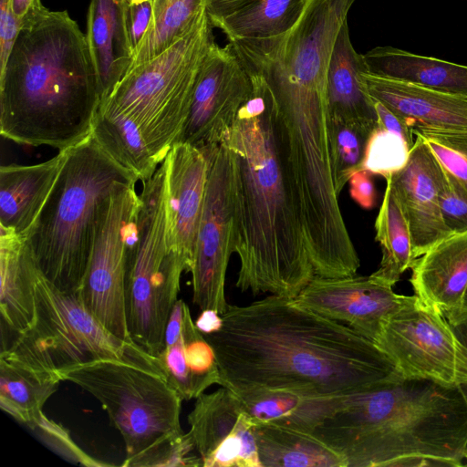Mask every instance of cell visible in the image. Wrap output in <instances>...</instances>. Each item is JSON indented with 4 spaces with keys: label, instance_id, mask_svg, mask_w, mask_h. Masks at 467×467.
Masks as SVG:
<instances>
[{
    "label": "cell",
    "instance_id": "6da1fadb",
    "mask_svg": "<svg viewBox=\"0 0 467 467\" xmlns=\"http://www.w3.org/2000/svg\"><path fill=\"white\" fill-rule=\"evenodd\" d=\"M222 317V328L204 337L216 355L220 385L235 394L270 389L346 398L403 377L375 342L294 298L270 295L229 305Z\"/></svg>",
    "mask_w": 467,
    "mask_h": 467
},
{
    "label": "cell",
    "instance_id": "7a4b0ae2",
    "mask_svg": "<svg viewBox=\"0 0 467 467\" xmlns=\"http://www.w3.org/2000/svg\"><path fill=\"white\" fill-rule=\"evenodd\" d=\"M251 91L224 138L230 161L232 251L242 292L295 298L314 277L296 199L286 174L275 96L247 70Z\"/></svg>",
    "mask_w": 467,
    "mask_h": 467
},
{
    "label": "cell",
    "instance_id": "3957f363",
    "mask_svg": "<svg viewBox=\"0 0 467 467\" xmlns=\"http://www.w3.org/2000/svg\"><path fill=\"white\" fill-rule=\"evenodd\" d=\"M100 100L86 35L67 10L20 31L0 73L2 137L67 150L91 134Z\"/></svg>",
    "mask_w": 467,
    "mask_h": 467
},
{
    "label": "cell",
    "instance_id": "277c9868",
    "mask_svg": "<svg viewBox=\"0 0 467 467\" xmlns=\"http://www.w3.org/2000/svg\"><path fill=\"white\" fill-rule=\"evenodd\" d=\"M313 434L347 467L462 466L467 403L459 387L402 377L348 398Z\"/></svg>",
    "mask_w": 467,
    "mask_h": 467
},
{
    "label": "cell",
    "instance_id": "5b68a950",
    "mask_svg": "<svg viewBox=\"0 0 467 467\" xmlns=\"http://www.w3.org/2000/svg\"><path fill=\"white\" fill-rule=\"evenodd\" d=\"M138 180L108 155L91 134L66 150L57 181L23 235L47 280L63 292H78L106 201Z\"/></svg>",
    "mask_w": 467,
    "mask_h": 467
},
{
    "label": "cell",
    "instance_id": "8992f818",
    "mask_svg": "<svg viewBox=\"0 0 467 467\" xmlns=\"http://www.w3.org/2000/svg\"><path fill=\"white\" fill-rule=\"evenodd\" d=\"M0 356L58 381L62 373L99 360L120 361L164 377L157 358L113 335L78 294L59 290L40 271L34 320L2 348Z\"/></svg>",
    "mask_w": 467,
    "mask_h": 467
},
{
    "label": "cell",
    "instance_id": "52a82bcc",
    "mask_svg": "<svg viewBox=\"0 0 467 467\" xmlns=\"http://www.w3.org/2000/svg\"><path fill=\"white\" fill-rule=\"evenodd\" d=\"M207 13L173 45L130 70L100 101L130 118L162 162L190 110L196 81L214 42Z\"/></svg>",
    "mask_w": 467,
    "mask_h": 467
},
{
    "label": "cell",
    "instance_id": "ba28073f",
    "mask_svg": "<svg viewBox=\"0 0 467 467\" xmlns=\"http://www.w3.org/2000/svg\"><path fill=\"white\" fill-rule=\"evenodd\" d=\"M142 185L136 231L128 250L126 314L133 342L156 358L187 266L168 244L164 161Z\"/></svg>",
    "mask_w": 467,
    "mask_h": 467
},
{
    "label": "cell",
    "instance_id": "9c48e42d",
    "mask_svg": "<svg viewBox=\"0 0 467 467\" xmlns=\"http://www.w3.org/2000/svg\"><path fill=\"white\" fill-rule=\"evenodd\" d=\"M59 379L79 386L99 401L121 434L124 462L183 432V400L159 374L120 361L99 360L69 369Z\"/></svg>",
    "mask_w": 467,
    "mask_h": 467
},
{
    "label": "cell",
    "instance_id": "30bf717a",
    "mask_svg": "<svg viewBox=\"0 0 467 467\" xmlns=\"http://www.w3.org/2000/svg\"><path fill=\"white\" fill-rule=\"evenodd\" d=\"M135 184L118 189L106 201L88 265L77 293L109 332L133 344L127 322L125 284L130 236L136 230L141 204Z\"/></svg>",
    "mask_w": 467,
    "mask_h": 467
},
{
    "label": "cell",
    "instance_id": "8fae6325",
    "mask_svg": "<svg viewBox=\"0 0 467 467\" xmlns=\"http://www.w3.org/2000/svg\"><path fill=\"white\" fill-rule=\"evenodd\" d=\"M376 344L403 377L467 383V348L446 317L416 295L385 321Z\"/></svg>",
    "mask_w": 467,
    "mask_h": 467
},
{
    "label": "cell",
    "instance_id": "7c38bea8",
    "mask_svg": "<svg viewBox=\"0 0 467 467\" xmlns=\"http://www.w3.org/2000/svg\"><path fill=\"white\" fill-rule=\"evenodd\" d=\"M207 158L208 179L191 270L192 302L201 310L213 308L223 315L229 307L224 285L233 254L230 161L225 140Z\"/></svg>",
    "mask_w": 467,
    "mask_h": 467
},
{
    "label": "cell",
    "instance_id": "4fadbf2b",
    "mask_svg": "<svg viewBox=\"0 0 467 467\" xmlns=\"http://www.w3.org/2000/svg\"><path fill=\"white\" fill-rule=\"evenodd\" d=\"M251 78L230 43L213 42L203 60L187 119L173 144L185 143L206 157L222 143L251 91Z\"/></svg>",
    "mask_w": 467,
    "mask_h": 467
},
{
    "label": "cell",
    "instance_id": "5bb4252c",
    "mask_svg": "<svg viewBox=\"0 0 467 467\" xmlns=\"http://www.w3.org/2000/svg\"><path fill=\"white\" fill-rule=\"evenodd\" d=\"M412 296L396 294L392 285L372 275L322 277L314 275L294 298L300 305L345 324L377 342L385 321Z\"/></svg>",
    "mask_w": 467,
    "mask_h": 467
},
{
    "label": "cell",
    "instance_id": "9a60e30c",
    "mask_svg": "<svg viewBox=\"0 0 467 467\" xmlns=\"http://www.w3.org/2000/svg\"><path fill=\"white\" fill-rule=\"evenodd\" d=\"M188 422L203 467H262L254 425L227 388L196 398Z\"/></svg>",
    "mask_w": 467,
    "mask_h": 467
},
{
    "label": "cell",
    "instance_id": "2e32d148",
    "mask_svg": "<svg viewBox=\"0 0 467 467\" xmlns=\"http://www.w3.org/2000/svg\"><path fill=\"white\" fill-rule=\"evenodd\" d=\"M163 161L166 167L168 244L183 259L187 272H191L209 161L202 150L185 143L173 144Z\"/></svg>",
    "mask_w": 467,
    "mask_h": 467
},
{
    "label": "cell",
    "instance_id": "e0dca14e",
    "mask_svg": "<svg viewBox=\"0 0 467 467\" xmlns=\"http://www.w3.org/2000/svg\"><path fill=\"white\" fill-rule=\"evenodd\" d=\"M441 167L425 140L416 135L406 165L389 177L410 224L415 259L451 234L441 213Z\"/></svg>",
    "mask_w": 467,
    "mask_h": 467
},
{
    "label": "cell",
    "instance_id": "ac0fdd59",
    "mask_svg": "<svg viewBox=\"0 0 467 467\" xmlns=\"http://www.w3.org/2000/svg\"><path fill=\"white\" fill-rule=\"evenodd\" d=\"M156 358L164 378L184 400L196 399L210 386L221 384L214 349L196 327L182 299L172 306L163 346Z\"/></svg>",
    "mask_w": 467,
    "mask_h": 467
},
{
    "label": "cell",
    "instance_id": "d6986e66",
    "mask_svg": "<svg viewBox=\"0 0 467 467\" xmlns=\"http://www.w3.org/2000/svg\"><path fill=\"white\" fill-rule=\"evenodd\" d=\"M370 96L402 118L412 130L467 132V96L363 73Z\"/></svg>",
    "mask_w": 467,
    "mask_h": 467
},
{
    "label": "cell",
    "instance_id": "ffe728a7",
    "mask_svg": "<svg viewBox=\"0 0 467 467\" xmlns=\"http://www.w3.org/2000/svg\"><path fill=\"white\" fill-rule=\"evenodd\" d=\"M410 282L415 295L444 317L462 308L467 288V231L441 239L418 257Z\"/></svg>",
    "mask_w": 467,
    "mask_h": 467
},
{
    "label": "cell",
    "instance_id": "44dd1931",
    "mask_svg": "<svg viewBox=\"0 0 467 467\" xmlns=\"http://www.w3.org/2000/svg\"><path fill=\"white\" fill-rule=\"evenodd\" d=\"M66 150L33 165L0 167V231L23 236L44 206L63 166Z\"/></svg>",
    "mask_w": 467,
    "mask_h": 467
},
{
    "label": "cell",
    "instance_id": "7402d4cb",
    "mask_svg": "<svg viewBox=\"0 0 467 467\" xmlns=\"http://www.w3.org/2000/svg\"><path fill=\"white\" fill-rule=\"evenodd\" d=\"M126 0H90L86 40L98 76L101 99L124 78L133 52L129 45L124 10Z\"/></svg>",
    "mask_w": 467,
    "mask_h": 467
},
{
    "label": "cell",
    "instance_id": "603a6c76",
    "mask_svg": "<svg viewBox=\"0 0 467 467\" xmlns=\"http://www.w3.org/2000/svg\"><path fill=\"white\" fill-rule=\"evenodd\" d=\"M368 67L350 40L348 23L337 35L330 58L327 92L329 117L356 122L371 129L377 126L374 99L368 91L363 73Z\"/></svg>",
    "mask_w": 467,
    "mask_h": 467
},
{
    "label": "cell",
    "instance_id": "cb8c5ba5",
    "mask_svg": "<svg viewBox=\"0 0 467 467\" xmlns=\"http://www.w3.org/2000/svg\"><path fill=\"white\" fill-rule=\"evenodd\" d=\"M0 313L2 330L12 338L35 317V285L39 269L23 236L0 231Z\"/></svg>",
    "mask_w": 467,
    "mask_h": 467
},
{
    "label": "cell",
    "instance_id": "d4e9b609",
    "mask_svg": "<svg viewBox=\"0 0 467 467\" xmlns=\"http://www.w3.org/2000/svg\"><path fill=\"white\" fill-rule=\"evenodd\" d=\"M363 57L371 74L467 96V66L392 47H377Z\"/></svg>",
    "mask_w": 467,
    "mask_h": 467
},
{
    "label": "cell",
    "instance_id": "484cf974",
    "mask_svg": "<svg viewBox=\"0 0 467 467\" xmlns=\"http://www.w3.org/2000/svg\"><path fill=\"white\" fill-rule=\"evenodd\" d=\"M235 395L254 426L275 423L312 433L349 398H309L270 389Z\"/></svg>",
    "mask_w": 467,
    "mask_h": 467
},
{
    "label": "cell",
    "instance_id": "4316f807",
    "mask_svg": "<svg viewBox=\"0 0 467 467\" xmlns=\"http://www.w3.org/2000/svg\"><path fill=\"white\" fill-rule=\"evenodd\" d=\"M262 467H347L345 459L312 432L284 425L254 426Z\"/></svg>",
    "mask_w": 467,
    "mask_h": 467
},
{
    "label": "cell",
    "instance_id": "83f0119b",
    "mask_svg": "<svg viewBox=\"0 0 467 467\" xmlns=\"http://www.w3.org/2000/svg\"><path fill=\"white\" fill-rule=\"evenodd\" d=\"M91 135L99 146L142 182L150 180L160 164L150 151L136 123L103 101L95 113Z\"/></svg>",
    "mask_w": 467,
    "mask_h": 467
},
{
    "label": "cell",
    "instance_id": "f1b7e54d",
    "mask_svg": "<svg viewBox=\"0 0 467 467\" xmlns=\"http://www.w3.org/2000/svg\"><path fill=\"white\" fill-rule=\"evenodd\" d=\"M375 231L382 257L379 269L371 275L393 286L416 259L409 222L389 178L375 221Z\"/></svg>",
    "mask_w": 467,
    "mask_h": 467
},
{
    "label": "cell",
    "instance_id": "f546056e",
    "mask_svg": "<svg viewBox=\"0 0 467 467\" xmlns=\"http://www.w3.org/2000/svg\"><path fill=\"white\" fill-rule=\"evenodd\" d=\"M307 0H249L228 15L212 22L229 42L280 36L300 18Z\"/></svg>",
    "mask_w": 467,
    "mask_h": 467
},
{
    "label": "cell",
    "instance_id": "4dcf8cb0",
    "mask_svg": "<svg viewBox=\"0 0 467 467\" xmlns=\"http://www.w3.org/2000/svg\"><path fill=\"white\" fill-rule=\"evenodd\" d=\"M59 382L0 356V407L31 429L44 414L43 407Z\"/></svg>",
    "mask_w": 467,
    "mask_h": 467
},
{
    "label": "cell",
    "instance_id": "1f68e13d",
    "mask_svg": "<svg viewBox=\"0 0 467 467\" xmlns=\"http://www.w3.org/2000/svg\"><path fill=\"white\" fill-rule=\"evenodd\" d=\"M206 2L151 0L150 21L133 54L128 72L153 59L182 37L206 13Z\"/></svg>",
    "mask_w": 467,
    "mask_h": 467
},
{
    "label": "cell",
    "instance_id": "d6a6232c",
    "mask_svg": "<svg viewBox=\"0 0 467 467\" xmlns=\"http://www.w3.org/2000/svg\"><path fill=\"white\" fill-rule=\"evenodd\" d=\"M374 129L340 119H329L332 178L338 196L350 177L362 169L367 141Z\"/></svg>",
    "mask_w": 467,
    "mask_h": 467
},
{
    "label": "cell",
    "instance_id": "836d02e7",
    "mask_svg": "<svg viewBox=\"0 0 467 467\" xmlns=\"http://www.w3.org/2000/svg\"><path fill=\"white\" fill-rule=\"evenodd\" d=\"M411 148L399 134L376 126L367 141L361 170L387 179L406 165Z\"/></svg>",
    "mask_w": 467,
    "mask_h": 467
},
{
    "label": "cell",
    "instance_id": "e575fe53",
    "mask_svg": "<svg viewBox=\"0 0 467 467\" xmlns=\"http://www.w3.org/2000/svg\"><path fill=\"white\" fill-rule=\"evenodd\" d=\"M193 451L196 448L190 431L182 432L158 442L139 456L123 462L121 466H202L201 457L192 454Z\"/></svg>",
    "mask_w": 467,
    "mask_h": 467
},
{
    "label": "cell",
    "instance_id": "d590c367",
    "mask_svg": "<svg viewBox=\"0 0 467 467\" xmlns=\"http://www.w3.org/2000/svg\"><path fill=\"white\" fill-rule=\"evenodd\" d=\"M439 199L441 216L448 230L451 234L467 231V192L443 170Z\"/></svg>",
    "mask_w": 467,
    "mask_h": 467
},
{
    "label": "cell",
    "instance_id": "8d00e7d4",
    "mask_svg": "<svg viewBox=\"0 0 467 467\" xmlns=\"http://www.w3.org/2000/svg\"><path fill=\"white\" fill-rule=\"evenodd\" d=\"M33 430H37L41 436L67 458L88 466H109L85 453L71 439L68 431L60 424L48 419L45 413Z\"/></svg>",
    "mask_w": 467,
    "mask_h": 467
},
{
    "label": "cell",
    "instance_id": "74e56055",
    "mask_svg": "<svg viewBox=\"0 0 467 467\" xmlns=\"http://www.w3.org/2000/svg\"><path fill=\"white\" fill-rule=\"evenodd\" d=\"M423 139L445 173L467 192V158L436 140Z\"/></svg>",
    "mask_w": 467,
    "mask_h": 467
},
{
    "label": "cell",
    "instance_id": "f35d334b",
    "mask_svg": "<svg viewBox=\"0 0 467 467\" xmlns=\"http://www.w3.org/2000/svg\"><path fill=\"white\" fill-rule=\"evenodd\" d=\"M21 29L11 0H0V73L6 66Z\"/></svg>",
    "mask_w": 467,
    "mask_h": 467
},
{
    "label": "cell",
    "instance_id": "ab89813d",
    "mask_svg": "<svg viewBox=\"0 0 467 467\" xmlns=\"http://www.w3.org/2000/svg\"><path fill=\"white\" fill-rule=\"evenodd\" d=\"M151 16V0L140 5H130L124 10V22L129 45L134 54L149 26Z\"/></svg>",
    "mask_w": 467,
    "mask_h": 467
},
{
    "label": "cell",
    "instance_id": "60d3db41",
    "mask_svg": "<svg viewBox=\"0 0 467 467\" xmlns=\"http://www.w3.org/2000/svg\"><path fill=\"white\" fill-rule=\"evenodd\" d=\"M371 175L368 171L360 170L348 181L351 198L364 209H372L377 203V190Z\"/></svg>",
    "mask_w": 467,
    "mask_h": 467
},
{
    "label": "cell",
    "instance_id": "b9f144b4",
    "mask_svg": "<svg viewBox=\"0 0 467 467\" xmlns=\"http://www.w3.org/2000/svg\"><path fill=\"white\" fill-rule=\"evenodd\" d=\"M374 107L377 114V126L399 134L412 147L414 133L408 123L379 100L374 99Z\"/></svg>",
    "mask_w": 467,
    "mask_h": 467
},
{
    "label": "cell",
    "instance_id": "7bdbcfd3",
    "mask_svg": "<svg viewBox=\"0 0 467 467\" xmlns=\"http://www.w3.org/2000/svg\"><path fill=\"white\" fill-rule=\"evenodd\" d=\"M11 3L22 29L32 26L47 11L41 0H11Z\"/></svg>",
    "mask_w": 467,
    "mask_h": 467
},
{
    "label": "cell",
    "instance_id": "ee69618b",
    "mask_svg": "<svg viewBox=\"0 0 467 467\" xmlns=\"http://www.w3.org/2000/svg\"><path fill=\"white\" fill-rule=\"evenodd\" d=\"M414 135L436 140L444 144L467 158V132H439L429 130H417Z\"/></svg>",
    "mask_w": 467,
    "mask_h": 467
},
{
    "label": "cell",
    "instance_id": "f6af8a7d",
    "mask_svg": "<svg viewBox=\"0 0 467 467\" xmlns=\"http://www.w3.org/2000/svg\"><path fill=\"white\" fill-rule=\"evenodd\" d=\"M461 343L467 348V309L461 308L445 316ZM467 403V383L459 386Z\"/></svg>",
    "mask_w": 467,
    "mask_h": 467
},
{
    "label": "cell",
    "instance_id": "bcb514c9",
    "mask_svg": "<svg viewBox=\"0 0 467 467\" xmlns=\"http://www.w3.org/2000/svg\"><path fill=\"white\" fill-rule=\"evenodd\" d=\"M194 324L199 331L205 336L218 332L223 322L222 315L217 310L205 308L202 310Z\"/></svg>",
    "mask_w": 467,
    "mask_h": 467
},
{
    "label": "cell",
    "instance_id": "7dc6e473",
    "mask_svg": "<svg viewBox=\"0 0 467 467\" xmlns=\"http://www.w3.org/2000/svg\"><path fill=\"white\" fill-rule=\"evenodd\" d=\"M249 0H207L206 12L210 22H213L244 5Z\"/></svg>",
    "mask_w": 467,
    "mask_h": 467
},
{
    "label": "cell",
    "instance_id": "c3c4849f",
    "mask_svg": "<svg viewBox=\"0 0 467 467\" xmlns=\"http://www.w3.org/2000/svg\"><path fill=\"white\" fill-rule=\"evenodd\" d=\"M130 5H140L141 3L150 1V0H126Z\"/></svg>",
    "mask_w": 467,
    "mask_h": 467
},
{
    "label": "cell",
    "instance_id": "681fc988",
    "mask_svg": "<svg viewBox=\"0 0 467 467\" xmlns=\"http://www.w3.org/2000/svg\"><path fill=\"white\" fill-rule=\"evenodd\" d=\"M462 308L467 309V288L463 296Z\"/></svg>",
    "mask_w": 467,
    "mask_h": 467
},
{
    "label": "cell",
    "instance_id": "f907efd6",
    "mask_svg": "<svg viewBox=\"0 0 467 467\" xmlns=\"http://www.w3.org/2000/svg\"><path fill=\"white\" fill-rule=\"evenodd\" d=\"M464 459L467 460V449L465 450V452H464Z\"/></svg>",
    "mask_w": 467,
    "mask_h": 467
}]
</instances>
